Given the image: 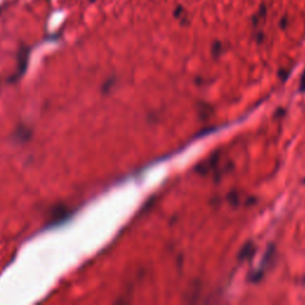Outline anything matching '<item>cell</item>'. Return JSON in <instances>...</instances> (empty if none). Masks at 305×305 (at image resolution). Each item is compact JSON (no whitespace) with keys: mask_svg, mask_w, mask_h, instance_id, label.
<instances>
[{"mask_svg":"<svg viewBox=\"0 0 305 305\" xmlns=\"http://www.w3.org/2000/svg\"><path fill=\"white\" fill-rule=\"evenodd\" d=\"M300 86H302V90H305V74L302 79V82H300Z\"/></svg>","mask_w":305,"mask_h":305,"instance_id":"7a4b0ae2","label":"cell"},{"mask_svg":"<svg viewBox=\"0 0 305 305\" xmlns=\"http://www.w3.org/2000/svg\"><path fill=\"white\" fill-rule=\"evenodd\" d=\"M67 216V212H66V209L63 206H58L56 207L55 210L52 211V219H54V223H58L61 219L66 218Z\"/></svg>","mask_w":305,"mask_h":305,"instance_id":"6da1fadb","label":"cell"}]
</instances>
